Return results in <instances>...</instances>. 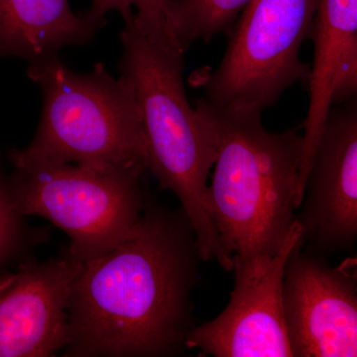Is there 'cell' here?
I'll list each match as a JSON object with an SVG mask.
<instances>
[{"instance_id":"6da1fadb","label":"cell","mask_w":357,"mask_h":357,"mask_svg":"<svg viewBox=\"0 0 357 357\" xmlns=\"http://www.w3.org/2000/svg\"><path fill=\"white\" fill-rule=\"evenodd\" d=\"M203 261L182 208L145 199L121 243L84 263L69 304L67 357H156L187 349Z\"/></svg>"},{"instance_id":"7a4b0ae2","label":"cell","mask_w":357,"mask_h":357,"mask_svg":"<svg viewBox=\"0 0 357 357\" xmlns=\"http://www.w3.org/2000/svg\"><path fill=\"white\" fill-rule=\"evenodd\" d=\"M195 109L215 141L208 202L223 250L232 261L271 258L302 203L304 136L270 132L260 112L218 107L204 98Z\"/></svg>"},{"instance_id":"3957f363","label":"cell","mask_w":357,"mask_h":357,"mask_svg":"<svg viewBox=\"0 0 357 357\" xmlns=\"http://www.w3.org/2000/svg\"><path fill=\"white\" fill-rule=\"evenodd\" d=\"M119 70L132 88L146 147L147 172L177 197L192 223L203 261L227 271L234 262L211 215L208 180L215 161L213 135L188 100L185 53L165 37L145 31L134 13L122 15Z\"/></svg>"},{"instance_id":"277c9868","label":"cell","mask_w":357,"mask_h":357,"mask_svg":"<svg viewBox=\"0 0 357 357\" xmlns=\"http://www.w3.org/2000/svg\"><path fill=\"white\" fill-rule=\"evenodd\" d=\"M43 93L37 132L21 158L73 164L102 174L147 172L146 147L132 88L98 63L74 72L59 56L29 65Z\"/></svg>"},{"instance_id":"5b68a950","label":"cell","mask_w":357,"mask_h":357,"mask_svg":"<svg viewBox=\"0 0 357 357\" xmlns=\"http://www.w3.org/2000/svg\"><path fill=\"white\" fill-rule=\"evenodd\" d=\"M11 197L22 217L46 218L69 236L82 263L100 257L126 238L144 210L142 175L102 174L73 164L45 163L8 153Z\"/></svg>"},{"instance_id":"8992f818","label":"cell","mask_w":357,"mask_h":357,"mask_svg":"<svg viewBox=\"0 0 357 357\" xmlns=\"http://www.w3.org/2000/svg\"><path fill=\"white\" fill-rule=\"evenodd\" d=\"M318 0H252L229 32L217 69L196 79L204 98L227 109L260 112L286 89L309 81L300 59L310 38Z\"/></svg>"},{"instance_id":"52a82bcc","label":"cell","mask_w":357,"mask_h":357,"mask_svg":"<svg viewBox=\"0 0 357 357\" xmlns=\"http://www.w3.org/2000/svg\"><path fill=\"white\" fill-rule=\"evenodd\" d=\"M297 220L271 258L234 261V288L225 311L195 326L187 349L215 357H293L283 312V279L289 255L301 239Z\"/></svg>"},{"instance_id":"ba28073f","label":"cell","mask_w":357,"mask_h":357,"mask_svg":"<svg viewBox=\"0 0 357 357\" xmlns=\"http://www.w3.org/2000/svg\"><path fill=\"white\" fill-rule=\"evenodd\" d=\"M283 312L293 357L357 356V281L349 262L332 267L300 239L285 265Z\"/></svg>"},{"instance_id":"9c48e42d","label":"cell","mask_w":357,"mask_h":357,"mask_svg":"<svg viewBox=\"0 0 357 357\" xmlns=\"http://www.w3.org/2000/svg\"><path fill=\"white\" fill-rule=\"evenodd\" d=\"M296 217L303 245L319 255L354 248L357 241L356 98L333 105L314 153Z\"/></svg>"},{"instance_id":"30bf717a","label":"cell","mask_w":357,"mask_h":357,"mask_svg":"<svg viewBox=\"0 0 357 357\" xmlns=\"http://www.w3.org/2000/svg\"><path fill=\"white\" fill-rule=\"evenodd\" d=\"M83 265L68 250L0 278V357L54 356L64 349L70 294Z\"/></svg>"},{"instance_id":"8fae6325","label":"cell","mask_w":357,"mask_h":357,"mask_svg":"<svg viewBox=\"0 0 357 357\" xmlns=\"http://www.w3.org/2000/svg\"><path fill=\"white\" fill-rule=\"evenodd\" d=\"M310 38L314 42V59L307 81L310 103L303 135L301 197L328 112L333 105L356 96L357 0H318Z\"/></svg>"},{"instance_id":"7c38bea8","label":"cell","mask_w":357,"mask_h":357,"mask_svg":"<svg viewBox=\"0 0 357 357\" xmlns=\"http://www.w3.org/2000/svg\"><path fill=\"white\" fill-rule=\"evenodd\" d=\"M105 25L88 11L75 13L69 0H0V59L41 62L89 43Z\"/></svg>"},{"instance_id":"4fadbf2b","label":"cell","mask_w":357,"mask_h":357,"mask_svg":"<svg viewBox=\"0 0 357 357\" xmlns=\"http://www.w3.org/2000/svg\"><path fill=\"white\" fill-rule=\"evenodd\" d=\"M252 0H166L167 38L185 53L197 42H210L229 34L243 9Z\"/></svg>"},{"instance_id":"5bb4252c","label":"cell","mask_w":357,"mask_h":357,"mask_svg":"<svg viewBox=\"0 0 357 357\" xmlns=\"http://www.w3.org/2000/svg\"><path fill=\"white\" fill-rule=\"evenodd\" d=\"M166 0H91L88 13L96 18H105L110 11L123 15L133 11L134 20L145 31L166 37L164 8Z\"/></svg>"},{"instance_id":"9a60e30c","label":"cell","mask_w":357,"mask_h":357,"mask_svg":"<svg viewBox=\"0 0 357 357\" xmlns=\"http://www.w3.org/2000/svg\"><path fill=\"white\" fill-rule=\"evenodd\" d=\"M22 218L14 206L9 181L0 173V261L17 243Z\"/></svg>"}]
</instances>
